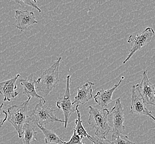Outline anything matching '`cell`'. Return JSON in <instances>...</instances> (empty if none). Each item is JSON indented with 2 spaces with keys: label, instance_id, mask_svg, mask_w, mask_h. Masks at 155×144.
Returning a JSON list of instances; mask_svg holds the SVG:
<instances>
[{
  "label": "cell",
  "instance_id": "obj_1",
  "mask_svg": "<svg viewBox=\"0 0 155 144\" xmlns=\"http://www.w3.org/2000/svg\"><path fill=\"white\" fill-rule=\"evenodd\" d=\"M88 123L89 125L96 130L95 136L106 138L111 130L108 121L109 111L107 108L98 109L92 106L88 107Z\"/></svg>",
  "mask_w": 155,
  "mask_h": 144
},
{
  "label": "cell",
  "instance_id": "obj_2",
  "mask_svg": "<svg viewBox=\"0 0 155 144\" xmlns=\"http://www.w3.org/2000/svg\"><path fill=\"white\" fill-rule=\"evenodd\" d=\"M31 98H28L19 105H13L7 109V121L15 128L19 138H22L23 128L25 124L31 123L28 115V107Z\"/></svg>",
  "mask_w": 155,
  "mask_h": 144
},
{
  "label": "cell",
  "instance_id": "obj_3",
  "mask_svg": "<svg viewBox=\"0 0 155 144\" xmlns=\"http://www.w3.org/2000/svg\"><path fill=\"white\" fill-rule=\"evenodd\" d=\"M62 58L59 57L49 68L44 70L41 77L36 81L37 89L45 95H49L60 81L59 67Z\"/></svg>",
  "mask_w": 155,
  "mask_h": 144
},
{
  "label": "cell",
  "instance_id": "obj_4",
  "mask_svg": "<svg viewBox=\"0 0 155 144\" xmlns=\"http://www.w3.org/2000/svg\"><path fill=\"white\" fill-rule=\"evenodd\" d=\"M45 102L44 100H39L34 109L31 110V114L29 115L31 122L42 126L47 125L50 122H60L64 124V120L57 118L54 114V112L58 109H52L44 105Z\"/></svg>",
  "mask_w": 155,
  "mask_h": 144
},
{
  "label": "cell",
  "instance_id": "obj_5",
  "mask_svg": "<svg viewBox=\"0 0 155 144\" xmlns=\"http://www.w3.org/2000/svg\"><path fill=\"white\" fill-rule=\"evenodd\" d=\"M108 121L112 130V140H113L121 135L125 129L124 107L120 98L115 99L114 106L109 111Z\"/></svg>",
  "mask_w": 155,
  "mask_h": 144
},
{
  "label": "cell",
  "instance_id": "obj_6",
  "mask_svg": "<svg viewBox=\"0 0 155 144\" xmlns=\"http://www.w3.org/2000/svg\"><path fill=\"white\" fill-rule=\"evenodd\" d=\"M155 33L154 29L149 27L140 33L136 35H130L128 38L127 43H133V47L129 51V54L127 58L124 60L123 63L125 64L137 51L140 50L143 47L148 44L151 41Z\"/></svg>",
  "mask_w": 155,
  "mask_h": 144
},
{
  "label": "cell",
  "instance_id": "obj_7",
  "mask_svg": "<svg viewBox=\"0 0 155 144\" xmlns=\"http://www.w3.org/2000/svg\"><path fill=\"white\" fill-rule=\"evenodd\" d=\"M65 91L64 96L59 97L56 102L58 109H61L64 115V128H67L68 120L73 113H74L76 108L71 101V95L70 92V75L66 77Z\"/></svg>",
  "mask_w": 155,
  "mask_h": 144
},
{
  "label": "cell",
  "instance_id": "obj_8",
  "mask_svg": "<svg viewBox=\"0 0 155 144\" xmlns=\"http://www.w3.org/2000/svg\"><path fill=\"white\" fill-rule=\"evenodd\" d=\"M130 108L131 114L149 116L155 122V117L146 108V104L140 94L137 84L132 85Z\"/></svg>",
  "mask_w": 155,
  "mask_h": 144
},
{
  "label": "cell",
  "instance_id": "obj_9",
  "mask_svg": "<svg viewBox=\"0 0 155 144\" xmlns=\"http://www.w3.org/2000/svg\"><path fill=\"white\" fill-rule=\"evenodd\" d=\"M137 85L140 94L146 105L155 107V85L150 81L147 70L143 72L142 80Z\"/></svg>",
  "mask_w": 155,
  "mask_h": 144
},
{
  "label": "cell",
  "instance_id": "obj_10",
  "mask_svg": "<svg viewBox=\"0 0 155 144\" xmlns=\"http://www.w3.org/2000/svg\"><path fill=\"white\" fill-rule=\"evenodd\" d=\"M15 17L17 22L16 27L22 32L30 26L38 23L34 13L27 10H16Z\"/></svg>",
  "mask_w": 155,
  "mask_h": 144
},
{
  "label": "cell",
  "instance_id": "obj_11",
  "mask_svg": "<svg viewBox=\"0 0 155 144\" xmlns=\"http://www.w3.org/2000/svg\"><path fill=\"white\" fill-rule=\"evenodd\" d=\"M20 76L21 75L18 74L13 78L0 82V94L3 95L4 102L6 101H10L18 96L19 93L16 91L17 89L16 81Z\"/></svg>",
  "mask_w": 155,
  "mask_h": 144
},
{
  "label": "cell",
  "instance_id": "obj_12",
  "mask_svg": "<svg viewBox=\"0 0 155 144\" xmlns=\"http://www.w3.org/2000/svg\"><path fill=\"white\" fill-rule=\"evenodd\" d=\"M124 77H121L120 80L117 84L114 85L113 88L109 89L108 90H104L101 89L99 90L96 95L94 97L95 102L102 108H106L107 105L110 103L112 101V97L114 91L121 84L123 80H124Z\"/></svg>",
  "mask_w": 155,
  "mask_h": 144
},
{
  "label": "cell",
  "instance_id": "obj_13",
  "mask_svg": "<svg viewBox=\"0 0 155 144\" xmlns=\"http://www.w3.org/2000/svg\"><path fill=\"white\" fill-rule=\"evenodd\" d=\"M94 85V83L88 81L78 89V94L74 97L73 102L74 105H76V106L79 107L80 105H84L93 98L92 87Z\"/></svg>",
  "mask_w": 155,
  "mask_h": 144
},
{
  "label": "cell",
  "instance_id": "obj_14",
  "mask_svg": "<svg viewBox=\"0 0 155 144\" xmlns=\"http://www.w3.org/2000/svg\"><path fill=\"white\" fill-rule=\"evenodd\" d=\"M21 85L23 87V94L28 97V98H37L39 100H43L46 101L43 97L38 94L36 89V81L33 78V75H29L25 79H23L19 81Z\"/></svg>",
  "mask_w": 155,
  "mask_h": 144
},
{
  "label": "cell",
  "instance_id": "obj_15",
  "mask_svg": "<svg viewBox=\"0 0 155 144\" xmlns=\"http://www.w3.org/2000/svg\"><path fill=\"white\" fill-rule=\"evenodd\" d=\"M37 126L43 133L45 137V142L46 144H64L65 143V141L56 135L55 132L45 128L44 126L40 125H37Z\"/></svg>",
  "mask_w": 155,
  "mask_h": 144
},
{
  "label": "cell",
  "instance_id": "obj_16",
  "mask_svg": "<svg viewBox=\"0 0 155 144\" xmlns=\"http://www.w3.org/2000/svg\"><path fill=\"white\" fill-rule=\"evenodd\" d=\"M37 133L38 132H35L31 123L25 124L22 131V139L23 144H31L33 140H37Z\"/></svg>",
  "mask_w": 155,
  "mask_h": 144
},
{
  "label": "cell",
  "instance_id": "obj_17",
  "mask_svg": "<svg viewBox=\"0 0 155 144\" xmlns=\"http://www.w3.org/2000/svg\"><path fill=\"white\" fill-rule=\"evenodd\" d=\"M76 111L78 114V119H76L75 121L76 126L74 128V130L77 133V134L79 135L82 139L84 138L89 139L91 136L88 134L87 131L86 130V129L83 126L82 122L81 120V113L78 110V106H76Z\"/></svg>",
  "mask_w": 155,
  "mask_h": 144
},
{
  "label": "cell",
  "instance_id": "obj_18",
  "mask_svg": "<svg viewBox=\"0 0 155 144\" xmlns=\"http://www.w3.org/2000/svg\"><path fill=\"white\" fill-rule=\"evenodd\" d=\"M112 140L113 144H135V142L130 141L129 139L127 136H125L123 134Z\"/></svg>",
  "mask_w": 155,
  "mask_h": 144
},
{
  "label": "cell",
  "instance_id": "obj_19",
  "mask_svg": "<svg viewBox=\"0 0 155 144\" xmlns=\"http://www.w3.org/2000/svg\"><path fill=\"white\" fill-rule=\"evenodd\" d=\"M14 2L16 3H18L19 5L22 6H29L31 7L34 8L35 9H37L39 11V12L41 13V9H39V7L37 5V1H33V0H21V1H16L15 0Z\"/></svg>",
  "mask_w": 155,
  "mask_h": 144
},
{
  "label": "cell",
  "instance_id": "obj_20",
  "mask_svg": "<svg viewBox=\"0 0 155 144\" xmlns=\"http://www.w3.org/2000/svg\"><path fill=\"white\" fill-rule=\"evenodd\" d=\"M88 139L90 141H92L93 144H113L112 141H110L107 138H99L96 136H91Z\"/></svg>",
  "mask_w": 155,
  "mask_h": 144
},
{
  "label": "cell",
  "instance_id": "obj_21",
  "mask_svg": "<svg viewBox=\"0 0 155 144\" xmlns=\"http://www.w3.org/2000/svg\"><path fill=\"white\" fill-rule=\"evenodd\" d=\"M8 114L3 109V103H2L0 105V128L3 126L4 123L7 121Z\"/></svg>",
  "mask_w": 155,
  "mask_h": 144
},
{
  "label": "cell",
  "instance_id": "obj_22",
  "mask_svg": "<svg viewBox=\"0 0 155 144\" xmlns=\"http://www.w3.org/2000/svg\"><path fill=\"white\" fill-rule=\"evenodd\" d=\"M82 139L77 134L76 132L74 130V134L71 138V139L68 142H65L64 144H82Z\"/></svg>",
  "mask_w": 155,
  "mask_h": 144
},
{
  "label": "cell",
  "instance_id": "obj_23",
  "mask_svg": "<svg viewBox=\"0 0 155 144\" xmlns=\"http://www.w3.org/2000/svg\"><path fill=\"white\" fill-rule=\"evenodd\" d=\"M84 144V143H83V144Z\"/></svg>",
  "mask_w": 155,
  "mask_h": 144
}]
</instances>
